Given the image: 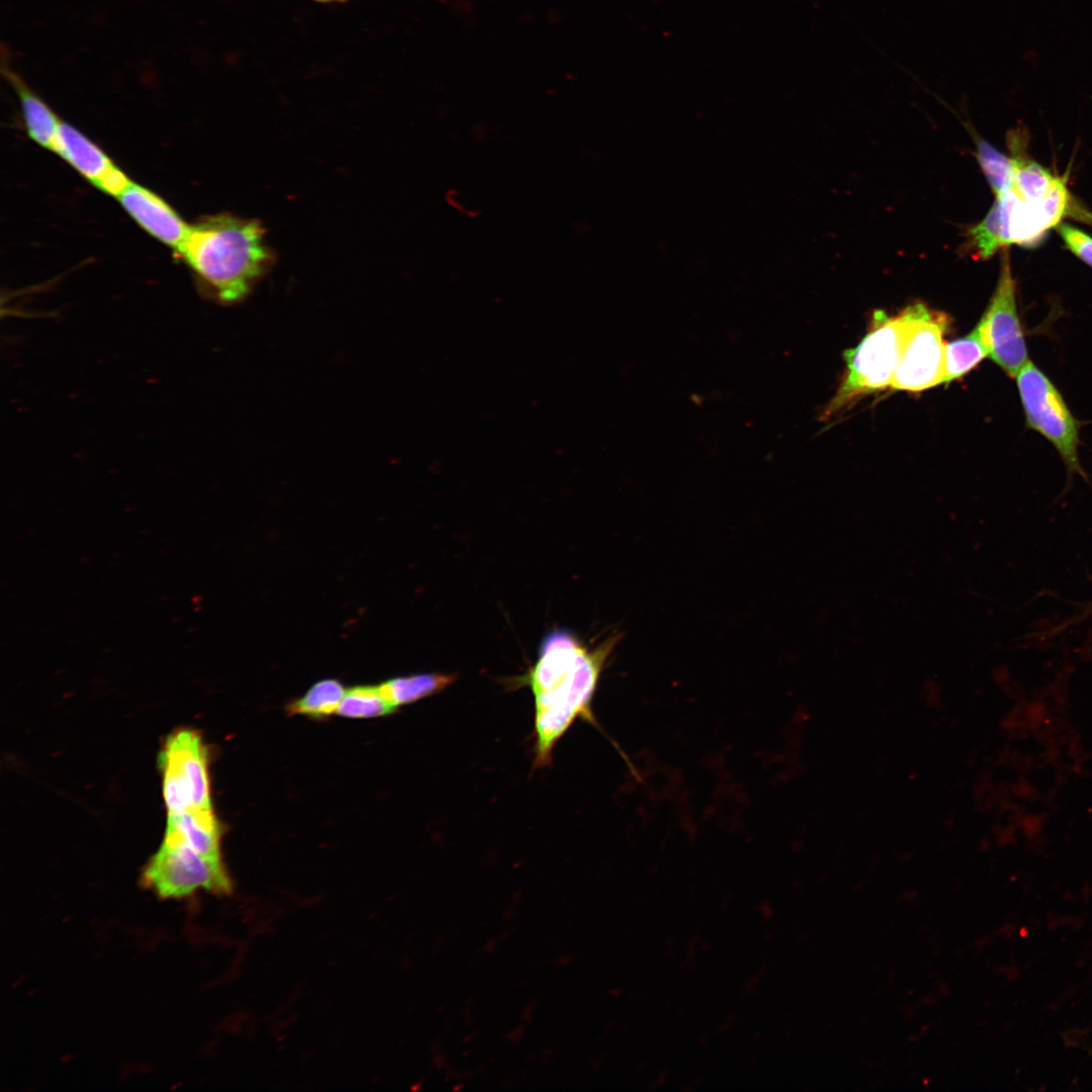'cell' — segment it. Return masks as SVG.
Here are the masks:
<instances>
[{"mask_svg":"<svg viewBox=\"0 0 1092 1092\" xmlns=\"http://www.w3.org/2000/svg\"><path fill=\"white\" fill-rule=\"evenodd\" d=\"M4 74L19 97L29 136L38 145L52 150L61 121L20 77L9 69L4 71Z\"/></svg>","mask_w":1092,"mask_h":1092,"instance_id":"12","label":"cell"},{"mask_svg":"<svg viewBox=\"0 0 1092 1092\" xmlns=\"http://www.w3.org/2000/svg\"><path fill=\"white\" fill-rule=\"evenodd\" d=\"M986 357H988V350L977 325L966 336L946 343L942 383L951 382L966 375Z\"/></svg>","mask_w":1092,"mask_h":1092,"instance_id":"14","label":"cell"},{"mask_svg":"<svg viewBox=\"0 0 1092 1092\" xmlns=\"http://www.w3.org/2000/svg\"><path fill=\"white\" fill-rule=\"evenodd\" d=\"M905 327L902 310L895 316L884 310L874 312L867 335L844 352L845 373L825 410L826 416L838 413L861 395L891 386Z\"/></svg>","mask_w":1092,"mask_h":1092,"instance_id":"3","label":"cell"},{"mask_svg":"<svg viewBox=\"0 0 1092 1092\" xmlns=\"http://www.w3.org/2000/svg\"><path fill=\"white\" fill-rule=\"evenodd\" d=\"M142 883L162 899H181L198 890L228 894L231 880L220 858L204 856L189 846L164 839L147 863Z\"/></svg>","mask_w":1092,"mask_h":1092,"instance_id":"6","label":"cell"},{"mask_svg":"<svg viewBox=\"0 0 1092 1092\" xmlns=\"http://www.w3.org/2000/svg\"><path fill=\"white\" fill-rule=\"evenodd\" d=\"M345 693L337 679L320 680L303 697L291 703L288 712L312 718L327 717L337 712Z\"/></svg>","mask_w":1092,"mask_h":1092,"instance_id":"18","label":"cell"},{"mask_svg":"<svg viewBox=\"0 0 1092 1092\" xmlns=\"http://www.w3.org/2000/svg\"><path fill=\"white\" fill-rule=\"evenodd\" d=\"M977 325L988 356L1006 374L1015 377L1029 359L1017 311L1015 281L1006 248L1002 252L994 293Z\"/></svg>","mask_w":1092,"mask_h":1092,"instance_id":"8","label":"cell"},{"mask_svg":"<svg viewBox=\"0 0 1092 1092\" xmlns=\"http://www.w3.org/2000/svg\"><path fill=\"white\" fill-rule=\"evenodd\" d=\"M52 150L108 194L118 196L130 183L104 152L67 123H60Z\"/></svg>","mask_w":1092,"mask_h":1092,"instance_id":"9","label":"cell"},{"mask_svg":"<svg viewBox=\"0 0 1092 1092\" xmlns=\"http://www.w3.org/2000/svg\"><path fill=\"white\" fill-rule=\"evenodd\" d=\"M207 760L206 747L196 731L183 728L167 738L159 762L168 815L211 809Z\"/></svg>","mask_w":1092,"mask_h":1092,"instance_id":"7","label":"cell"},{"mask_svg":"<svg viewBox=\"0 0 1092 1092\" xmlns=\"http://www.w3.org/2000/svg\"><path fill=\"white\" fill-rule=\"evenodd\" d=\"M219 836V825L211 809L168 815L164 839L183 843L204 856L220 858Z\"/></svg>","mask_w":1092,"mask_h":1092,"instance_id":"11","label":"cell"},{"mask_svg":"<svg viewBox=\"0 0 1092 1092\" xmlns=\"http://www.w3.org/2000/svg\"><path fill=\"white\" fill-rule=\"evenodd\" d=\"M967 239L968 249L977 259H989L997 251L1008 246L1000 206L996 199L986 216L969 229Z\"/></svg>","mask_w":1092,"mask_h":1092,"instance_id":"16","label":"cell"},{"mask_svg":"<svg viewBox=\"0 0 1092 1092\" xmlns=\"http://www.w3.org/2000/svg\"><path fill=\"white\" fill-rule=\"evenodd\" d=\"M116 197L150 235L178 251L181 249L190 226L160 196L130 181Z\"/></svg>","mask_w":1092,"mask_h":1092,"instance_id":"10","label":"cell"},{"mask_svg":"<svg viewBox=\"0 0 1092 1092\" xmlns=\"http://www.w3.org/2000/svg\"><path fill=\"white\" fill-rule=\"evenodd\" d=\"M320 1H340V0H320Z\"/></svg>","mask_w":1092,"mask_h":1092,"instance_id":"21","label":"cell"},{"mask_svg":"<svg viewBox=\"0 0 1092 1092\" xmlns=\"http://www.w3.org/2000/svg\"><path fill=\"white\" fill-rule=\"evenodd\" d=\"M976 149L979 165L996 197L1014 190L1013 158L1005 156L982 139H976Z\"/></svg>","mask_w":1092,"mask_h":1092,"instance_id":"17","label":"cell"},{"mask_svg":"<svg viewBox=\"0 0 1092 1092\" xmlns=\"http://www.w3.org/2000/svg\"><path fill=\"white\" fill-rule=\"evenodd\" d=\"M1026 425L1045 437L1058 450L1069 478L1087 475L1078 458L1079 423L1050 378L1030 360L1015 376Z\"/></svg>","mask_w":1092,"mask_h":1092,"instance_id":"5","label":"cell"},{"mask_svg":"<svg viewBox=\"0 0 1092 1092\" xmlns=\"http://www.w3.org/2000/svg\"><path fill=\"white\" fill-rule=\"evenodd\" d=\"M395 710L383 697L379 687L361 686L346 691L336 713L348 718H371Z\"/></svg>","mask_w":1092,"mask_h":1092,"instance_id":"19","label":"cell"},{"mask_svg":"<svg viewBox=\"0 0 1092 1092\" xmlns=\"http://www.w3.org/2000/svg\"><path fill=\"white\" fill-rule=\"evenodd\" d=\"M1012 158L1015 163L1014 191L1027 202L1037 201L1046 196L1058 184L1060 177L1054 176L1038 163L1019 153L1010 142Z\"/></svg>","mask_w":1092,"mask_h":1092,"instance_id":"15","label":"cell"},{"mask_svg":"<svg viewBox=\"0 0 1092 1092\" xmlns=\"http://www.w3.org/2000/svg\"><path fill=\"white\" fill-rule=\"evenodd\" d=\"M257 219L219 214L191 225L179 252L218 301L245 298L273 262Z\"/></svg>","mask_w":1092,"mask_h":1092,"instance_id":"2","label":"cell"},{"mask_svg":"<svg viewBox=\"0 0 1092 1092\" xmlns=\"http://www.w3.org/2000/svg\"><path fill=\"white\" fill-rule=\"evenodd\" d=\"M457 678L455 673L425 672L398 676L379 686L383 697L395 709L441 693Z\"/></svg>","mask_w":1092,"mask_h":1092,"instance_id":"13","label":"cell"},{"mask_svg":"<svg viewBox=\"0 0 1092 1092\" xmlns=\"http://www.w3.org/2000/svg\"><path fill=\"white\" fill-rule=\"evenodd\" d=\"M906 321L891 388L921 392L942 383L944 335L950 324L942 311L917 301L902 309Z\"/></svg>","mask_w":1092,"mask_h":1092,"instance_id":"4","label":"cell"},{"mask_svg":"<svg viewBox=\"0 0 1092 1092\" xmlns=\"http://www.w3.org/2000/svg\"><path fill=\"white\" fill-rule=\"evenodd\" d=\"M620 638L613 634L588 646L564 629L544 636L536 662L519 679L534 698L536 768L550 765L554 746L576 719L598 725L593 700Z\"/></svg>","mask_w":1092,"mask_h":1092,"instance_id":"1","label":"cell"},{"mask_svg":"<svg viewBox=\"0 0 1092 1092\" xmlns=\"http://www.w3.org/2000/svg\"><path fill=\"white\" fill-rule=\"evenodd\" d=\"M1056 229L1066 247L1079 259L1092 267V237L1066 222H1060Z\"/></svg>","mask_w":1092,"mask_h":1092,"instance_id":"20","label":"cell"}]
</instances>
